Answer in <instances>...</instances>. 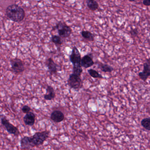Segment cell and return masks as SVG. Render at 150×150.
<instances>
[{"mask_svg": "<svg viewBox=\"0 0 150 150\" xmlns=\"http://www.w3.org/2000/svg\"><path fill=\"white\" fill-rule=\"evenodd\" d=\"M49 136V132L43 131L37 132L32 137H24L20 141V147L22 149H29L31 148L42 145Z\"/></svg>", "mask_w": 150, "mask_h": 150, "instance_id": "6da1fadb", "label": "cell"}, {"mask_svg": "<svg viewBox=\"0 0 150 150\" xmlns=\"http://www.w3.org/2000/svg\"><path fill=\"white\" fill-rule=\"evenodd\" d=\"M7 17L11 21L19 23L24 19L25 12L22 7L17 4L9 5L5 11Z\"/></svg>", "mask_w": 150, "mask_h": 150, "instance_id": "7a4b0ae2", "label": "cell"}, {"mask_svg": "<svg viewBox=\"0 0 150 150\" xmlns=\"http://www.w3.org/2000/svg\"><path fill=\"white\" fill-rule=\"evenodd\" d=\"M70 59L73 65V74L81 76L83 72L82 67L81 65L82 58L79 50L76 47H74L72 49Z\"/></svg>", "mask_w": 150, "mask_h": 150, "instance_id": "3957f363", "label": "cell"}, {"mask_svg": "<svg viewBox=\"0 0 150 150\" xmlns=\"http://www.w3.org/2000/svg\"><path fill=\"white\" fill-rule=\"evenodd\" d=\"M54 28L58 31L59 36L63 38H69L72 33V30L71 27L62 21L58 22L53 29Z\"/></svg>", "mask_w": 150, "mask_h": 150, "instance_id": "277c9868", "label": "cell"}, {"mask_svg": "<svg viewBox=\"0 0 150 150\" xmlns=\"http://www.w3.org/2000/svg\"><path fill=\"white\" fill-rule=\"evenodd\" d=\"M68 84L70 87L76 91H79L83 86V81L80 76L74 74L70 75Z\"/></svg>", "mask_w": 150, "mask_h": 150, "instance_id": "5b68a950", "label": "cell"}, {"mask_svg": "<svg viewBox=\"0 0 150 150\" xmlns=\"http://www.w3.org/2000/svg\"><path fill=\"white\" fill-rule=\"evenodd\" d=\"M10 62L11 69L15 74H21L24 71V63L22 60L15 58L11 59Z\"/></svg>", "mask_w": 150, "mask_h": 150, "instance_id": "8992f818", "label": "cell"}, {"mask_svg": "<svg viewBox=\"0 0 150 150\" xmlns=\"http://www.w3.org/2000/svg\"><path fill=\"white\" fill-rule=\"evenodd\" d=\"M1 120L2 125L8 133L16 136H18L19 135V132L17 128L10 123L9 120L5 117L3 116L1 117Z\"/></svg>", "mask_w": 150, "mask_h": 150, "instance_id": "52a82bcc", "label": "cell"}, {"mask_svg": "<svg viewBox=\"0 0 150 150\" xmlns=\"http://www.w3.org/2000/svg\"><path fill=\"white\" fill-rule=\"evenodd\" d=\"M138 76L141 79L145 82L150 76V59H146L144 63L143 70L138 74Z\"/></svg>", "mask_w": 150, "mask_h": 150, "instance_id": "ba28073f", "label": "cell"}, {"mask_svg": "<svg viewBox=\"0 0 150 150\" xmlns=\"http://www.w3.org/2000/svg\"><path fill=\"white\" fill-rule=\"evenodd\" d=\"M94 65L92 54H88L82 58L81 65L82 67L85 69L89 68Z\"/></svg>", "mask_w": 150, "mask_h": 150, "instance_id": "9c48e42d", "label": "cell"}, {"mask_svg": "<svg viewBox=\"0 0 150 150\" xmlns=\"http://www.w3.org/2000/svg\"><path fill=\"white\" fill-rule=\"evenodd\" d=\"M45 64L51 74H56L57 73V65L52 58H49L47 59L45 62Z\"/></svg>", "mask_w": 150, "mask_h": 150, "instance_id": "30bf717a", "label": "cell"}, {"mask_svg": "<svg viewBox=\"0 0 150 150\" xmlns=\"http://www.w3.org/2000/svg\"><path fill=\"white\" fill-rule=\"evenodd\" d=\"M51 120L55 122H61L65 118L64 114L59 110H55L52 112L50 116Z\"/></svg>", "mask_w": 150, "mask_h": 150, "instance_id": "8fae6325", "label": "cell"}, {"mask_svg": "<svg viewBox=\"0 0 150 150\" xmlns=\"http://www.w3.org/2000/svg\"><path fill=\"white\" fill-rule=\"evenodd\" d=\"M56 97L55 91L53 87L51 86L47 85L46 89V93L44 95V98L46 100H52Z\"/></svg>", "mask_w": 150, "mask_h": 150, "instance_id": "7c38bea8", "label": "cell"}, {"mask_svg": "<svg viewBox=\"0 0 150 150\" xmlns=\"http://www.w3.org/2000/svg\"><path fill=\"white\" fill-rule=\"evenodd\" d=\"M23 121L25 124L27 126H33L35 122V115L34 113L30 112L26 114L23 117Z\"/></svg>", "mask_w": 150, "mask_h": 150, "instance_id": "4fadbf2b", "label": "cell"}, {"mask_svg": "<svg viewBox=\"0 0 150 150\" xmlns=\"http://www.w3.org/2000/svg\"><path fill=\"white\" fill-rule=\"evenodd\" d=\"M82 37L86 40L90 41H94L95 40V36L91 32L87 30H82L81 32Z\"/></svg>", "mask_w": 150, "mask_h": 150, "instance_id": "5bb4252c", "label": "cell"}, {"mask_svg": "<svg viewBox=\"0 0 150 150\" xmlns=\"http://www.w3.org/2000/svg\"><path fill=\"white\" fill-rule=\"evenodd\" d=\"M87 7L90 10L95 11L99 8V4L95 0H86Z\"/></svg>", "mask_w": 150, "mask_h": 150, "instance_id": "9a60e30c", "label": "cell"}, {"mask_svg": "<svg viewBox=\"0 0 150 150\" xmlns=\"http://www.w3.org/2000/svg\"><path fill=\"white\" fill-rule=\"evenodd\" d=\"M98 67L102 72L105 73H111L114 70L113 68L107 64L100 63L99 64Z\"/></svg>", "mask_w": 150, "mask_h": 150, "instance_id": "2e32d148", "label": "cell"}, {"mask_svg": "<svg viewBox=\"0 0 150 150\" xmlns=\"http://www.w3.org/2000/svg\"><path fill=\"white\" fill-rule=\"evenodd\" d=\"M51 40L53 43L57 46L61 45L63 43L61 38L57 35H53L51 38Z\"/></svg>", "mask_w": 150, "mask_h": 150, "instance_id": "e0dca14e", "label": "cell"}, {"mask_svg": "<svg viewBox=\"0 0 150 150\" xmlns=\"http://www.w3.org/2000/svg\"><path fill=\"white\" fill-rule=\"evenodd\" d=\"M88 72L90 76L94 78H104V77L102 76V75L100 74L97 71L94 70V69H88Z\"/></svg>", "mask_w": 150, "mask_h": 150, "instance_id": "ac0fdd59", "label": "cell"}, {"mask_svg": "<svg viewBox=\"0 0 150 150\" xmlns=\"http://www.w3.org/2000/svg\"><path fill=\"white\" fill-rule=\"evenodd\" d=\"M141 124L146 130H150V117L143 119Z\"/></svg>", "mask_w": 150, "mask_h": 150, "instance_id": "d6986e66", "label": "cell"}, {"mask_svg": "<svg viewBox=\"0 0 150 150\" xmlns=\"http://www.w3.org/2000/svg\"><path fill=\"white\" fill-rule=\"evenodd\" d=\"M31 108L28 105H24L22 107V111L23 113L27 114L29 113V112H31Z\"/></svg>", "mask_w": 150, "mask_h": 150, "instance_id": "ffe728a7", "label": "cell"}, {"mask_svg": "<svg viewBox=\"0 0 150 150\" xmlns=\"http://www.w3.org/2000/svg\"><path fill=\"white\" fill-rule=\"evenodd\" d=\"M130 34L133 37H136L138 35V30L136 29H132L130 31Z\"/></svg>", "mask_w": 150, "mask_h": 150, "instance_id": "44dd1931", "label": "cell"}, {"mask_svg": "<svg viewBox=\"0 0 150 150\" xmlns=\"http://www.w3.org/2000/svg\"><path fill=\"white\" fill-rule=\"evenodd\" d=\"M143 4L146 6H150V0H143Z\"/></svg>", "mask_w": 150, "mask_h": 150, "instance_id": "7402d4cb", "label": "cell"}, {"mask_svg": "<svg viewBox=\"0 0 150 150\" xmlns=\"http://www.w3.org/2000/svg\"><path fill=\"white\" fill-rule=\"evenodd\" d=\"M127 1H129L130 2H135L136 1H138V0H127Z\"/></svg>", "mask_w": 150, "mask_h": 150, "instance_id": "603a6c76", "label": "cell"}, {"mask_svg": "<svg viewBox=\"0 0 150 150\" xmlns=\"http://www.w3.org/2000/svg\"><path fill=\"white\" fill-rule=\"evenodd\" d=\"M138 1H143V0H138Z\"/></svg>", "mask_w": 150, "mask_h": 150, "instance_id": "cb8c5ba5", "label": "cell"}]
</instances>
